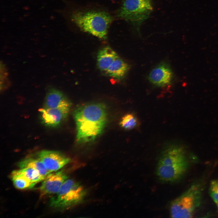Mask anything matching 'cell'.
<instances>
[{"instance_id": "6da1fadb", "label": "cell", "mask_w": 218, "mask_h": 218, "mask_svg": "<svg viewBox=\"0 0 218 218\" xmlns=\"http://www.w3.org/2000/svg\"><path fill=\"white\" fill-rule=\"evenodd\" d=\"M74 117L77 142L88 143L95 140L103 131L107 121V109L101 103L84 104L75 109Z\"/></svg>"}, {"instance_id": "7a4b0ae2", "label": "cell", "mask_w": 218, "mask_h": 218, "mask_svg": "<svg viewBox=\"0 0 218 218\" xmlns=\"http://www.w3.org/2000/svg\"><path fill=\"white\" fill-rule=\"evenodd\" d=\"M187 167L184 150L179 146L171 145L162 152L157 162L156 174L162 182L172 183L182 176Z\"/></svg>"}, {"instance_id": "3957f363", "label": "cell", "mask_w": 218, "mask_h": 218, "mask_svg": "<svg viewBox=\"0 0 218 218\" xmlns=\"http://www.w3.org/2000/svg\"><path fill=\"white\" fill-rule=\"evenodd\" d=\"M72 21L82 31L100 38H106L112 16L104 11L77 12L71 16Z\"/></svg>"}, {"instance_id": "277c9868", "label": "cell", "mask_w": 218, "mask_h": 218, "mask_svg": "<svg viewBox=\"0 0 218 218\" xmlns=\"http://www.w3.org/2000/svg\"><path fill=\"white\" fill-rule=\"evenodd\" d=\"M153 10L152 0H124L117 17L130 23L138 31Z\"/></svg>"}, {"instance_id": "5b68a950", "label": "cell", "mask_w": 218, "mask_h": 218, "mask_svg": "<svg viewBox=\"0 0 218 218\" xmlns=\"http://www.w3.org/2000/svg\"><path fill=\"white\" fill-rule=\"evenodd\" d=\"M201 193L197 185H192L181 196L173 201L170 206V215L173 218H191L199 206Z\"/></svg>"}, {"instance_id": "8992f818", "label": "cell", "mask_w": 218, "mask_h": 218, "mask_svg": "<svg viewBox=\"0 0 218 218\" xmlns=\"http://www.w3.org/2000/svg\"><path fill=\"white\" fill-rule=\"evenodd\" d=\"M87 192L79 183L67 180L51 200V206L59 208H67L81 203Z\"/></svg>"}, {"instance_id": "52a82bcc", "label": "cell", "mask_w": 218, "mask_h": 218, "mask_svg": "<svg viewBox=\"0 0 218 218\" xmlns=\"http://www.w3.org/2000/svg\"><path fill=\"white\" fill-rule=\"evenodd\" d=\"M38 158L50 172L58 171L70 162V159L58 151L43 150L38 154Z\"/></svg>"}, {"instance_id": "ba28073f", "label": "cell", "mask_w": 218, "mask_h": 218, "mask_svg": "<svg viewBox=\"0 0 218 218\" xmlns=\"http://www.w3.org/2000/svg\"><path fill=\"white\" fill-rule=\"evenodd\" d=\"M67 179V175L62 170L50 173L42 181L40 187L41 195L55 194Z\"/></svg>"}, {"instance_id": "9c48e42d", "label": "cell", "mask_w": 218, "mask_h": 218, "mask_svg": "<svg viewBox=\"0 0 218 218\" xmlns=\"http://www.w3.org/2000/svg\"><path fill=\"white\" fill-rule=\"evenodd\" d=\"M70 107L40 109V118L42 124L50 127H55L60 125L68 114Z\"/></svg>"}, {"instance_id": "30bf717a", "label": "cell", "mask_w": 218, "mask_h": 218, "mask_svg": "<svg viewBox=\"0 0 218 218\" xmlns=\"http://www.w3.org/2000/svg\"><path fill=\"white\" fill-rule=\"evenodd\" d=\"M173 77V73L169 65L166 63H162L151 70L148 78L153 84L162 87L169 84Z\"/></svg>"}, {"instance_id": "8fae6325", "label": "cell", "mask_w": 218, "mask_h": 218, "mask_svg": "<svg viewBox=\"0 0 218 218\" xmlns=\"http://www.w3.org/2000/svg\"><path fill=\"white\" fill-rule=\"evenodd\" d=\"M71 104L64 95L59 91L51 90L47 93L44 101L45 108H57L70 107Z\"/></svg>"}, {"instance_id": "7c38bea8", "label": "cell", "mask_w": 218, "mask_h": 218, "mask_svg": "<svg viewBox=\"0 0 218 218\" xmlns=\"http://www.w3.org/2000/svg\"><path fill=\"white\" fill-rule=\"evenodd\" d=\"M118 57L111 48L106 47L101 49L97 56V64L99 69L106 71L113 61Z\"/></svg>"}, {"instance_id": "4fadbf2b", "label": "cell", "mask_w": 218, "mask_h": 218, "mask_svg": "<svg viewBox=\"0 0 218 218\" xmlns=\"http://www.w3.org/2000/svg\"><path fill=\"white\" fill-rule=\"evenodd\" d=\"M129 69L128 64L118 57L113 61L106 71L110 76L120 79L124 76Z\"/></svg>"}, {"instance_id": "5bb4252c", "label": "cell", "mask_w": 218, "mask_h": 218, "mask_svg": "<svg viewBox=\"0 0 218 218\" xmlns=\"http://www.w3.org/2000/svg\"><path fill=\"white\" fill-rule=\"evenodd\" d=\"M20 168H31L40 173L44 177H46L51 172L47 170L42 162L38 158L35 159L28 158L20 161L18 164Z\"/></svg>"}, {"instance_id": "9a60e30c", "label": "cell", "mask_w": 218, "mask_h": 218, "mask_svg": "<svg viewBox=\"0 0 218 218\" xmlns=\"http://www.w3.org/2000/svg\"><path fill=\"white\" fill-rule=\"evenodd\" d=\"M11 177L14 186L18 189H31L36 184L30 181L16 170L12 172Z\"/></svg>"}, {"instance_id": "2e32d148", "label": "cell", "mask_w": 218, "mask_h": 218, "mask_svg": "<svg viewBox=\"0 0 218 218\" xmlns=\"http://www.w3.org/2000/svg\"><path fill=\"white\" fill-rule=\"evenodd\" d=\"M16 170L30 181L36 184L42 181L45 178L38 171L31 168H20Z\"/></svg>"}, {"instance_id": "e0dca14e", "label": "cell", "mask_w": 218, "mask_h": 218, "mask_svg": "<svg viewBox=\"0 0 218 218\" xmlns=\"http://www.w3.org/2000/svg\"><path fill=\"white\" fill-rule=\"evenodd\" d=\"M136 117L131 113L127 114L121 119L120 122V126L126 130H130L136 128L138 124Z\"/></svg>"}, {"instance_id": "ac0fdd59", "label": "cell", "mask_w": 218, "mask_h": 218, "mask_svg": "<svg viewBox=\"0 0 218 218\" xmlns=\"http://www.w3.org/2000/svg\"><path fill=\"white\" fill-rule=\"evenodd\" d=\"M209 192L210 196L216 206L218 205V180H213L211 182Z\"/></svg>"}, {"instance_id": "d6986e66", "label": "cell", "mask_w": 218, "mask_h": 218, "mask_svg": "<svg viewBox=\"0 0 218 218\" xmlns=\"http://www.w3.org/2000/svg\"><path fill=\"white\" fill-rule=\"evenodd\" d=\"M217 206V207H218V205Z\"/></svg>"}]
</instances>
